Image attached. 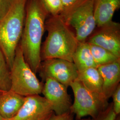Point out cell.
Masks as SVG:
<instances>
[{
    "mask_svg": "<svg viewBox=\"0 0 120 120\" xmlns=\"http://www.w3.org/2000/svg\"><path fill=\"white\" fill-rule=\"evenodd\" d=\"M116 115L114 112L112 103H109L106 109L95 118H83L81 120H115Z\"/></svg>",
    "mask_w": 120,
    "mask_h": 120,
    "instance_id": "obj_19",
    "label": "cell"
},
{
    "mask_svg": "<svg viewBox=\"0 0 120 120\" xmlns=\"http://www.w3.org/2000/svg\"><path fill=\"white\" fill-rule=\"evenodd\" d=\"M10 69L3 52L0 49V89L4 91L10 90Z\"/></svg>",
    "mask_w": 120,
    "mask_h": 120,
    "instance_id": "obj_17",
    "label": "cell"
},
{
    "mask_svg": "<svg viewBox=\"0 0 120 120\" xmlns=\"http://www.w3.org/2000/svg\"><path fill=\"white\" fill-rule=\"evenodd\" d=\"M4 92V91H2V90H1L0 89V94H1L2 93H3Z\"/></svg>",
    "mask_w": 120,
    "mask_h": 120,
    "instance_id": "obj_26",
    "label": "cell"
},
{
    "mask_svg": "<svg viewBox=\"0 0 120 120\" xmlns=\"http://www.w3.org/2000/svg\"><path fill=\"white\" fill-rule=\"evenodd\" d=\"M38 72L43 81L50 78L68 87L78 77V71L73 62L60 58L44 60Z\"/></svg>",
    "mask_w": 120,
    "mask_h": 120,
    "instance_id": "obj_7",
    "label": "cell"
},
{
    "mask_svg": "<svg viewBox=\"0 0 120 120\" xmlns=\"http://www.w3.org/2000/svg\"><path fill=\"white\" fill-rule=\"evenodd\" d=\"M79 0H60L63 7V12L72 7Z\"/></svg>",
    "mask_w": 120,
    "mask_h": 120,
    "instance_id": "obj_23",
    "label": "cell"
},
{
    "mask_svg": "<svg viewBox=\"0 0 120 120\" xmlns=\"http://www.w3.org/2000/svg\"><path fill=\"white\" fill-rule=\"evenodd\" d=\"M25 98L10 90L0 94V115L4 120L11 119L17 114Z\"/></svg>",
    "mask_w": 120,
    "mask_h": 120,
    "instance_id": "obj_12",
    "label": "cell"
},
{
    "mask_svg": "<svg viewBox=\"0 0 120 120\" xmlns=\"http://www.w3.org/2000/svg\"><path fill=\"white\" fill-rule=\"evenodd\" d=\"M120 0H94V15L98 27L112 21L113 16L120 8Z\"/></svg>",
    "mask_w": 120,
    "mask_h": 120,
    "instance_id": "obj_13",
    "label": "cell"
},
{
    "mask_svg": "<svg viewBox=\"0 0 120 120\" xmlns=\"http://www.w3.org/2000/svg\"><path fill=\"white\" fill-rule=\"evenodd\" d=\"M53 112L46 99L35 95L26 97L17 114L11 119L4 120H47Z\"/></svg>",
    "mask_w": 120,
    "mask_h": 120,
    "instance_id": "obj_10",
    "label": "cell"
},
{
    "mask_svg": "<svg viewBox=\"0 0 120 120\" xmlns=\"http://www.w3.org/2000/svg\"><path fill=\"white\" fill-rule=\"evenodd\" d=\"M60 15L68 26L74 29L78 42L86 41L97 26L94 15V0H79Z\"/></svg>",
    "mask_w": 120,
    "mask_h": 120,
    "instance_id": "obj_5",
    "label": "cell"
},
{
    "mask_svg": "<svg viewBox=\"0 0 120 120\" xmlns=\"http://www.w3.org/2000/svg\"><path fill=\"white\" fill-rule=\"evenodd\" d=\"M74 115L70 112L61 115H56L54 112L47 120H73Z\"/></svg>",
    "mask_w": 120,
    "mask_h": 120,
    "instance_id": "obj_22",
    "label": "cell"
},
{
    "mask_svg": "<svg viewBox=\"0 0 120 120\" xmlns=\"http://www.w3.org/2000/svg\"><path fill=\"white\" fill-rule=\"evenodd\" d=\"M47 11L41 0H27L24 25L19 45L26 62L38 73L41 59V45Z\"/></svg>",
    "mask_w": 120,
    "mask_h": 120,
    "instance_id": "obj_1",
    "label": "cell"
},
{
    "mask_svg": "<svg viewBox=\"0 0 120 120\" xmlns=\"http://www.w3.org/2000/svg\"><path fill=\"white\" fill-rule=\"evenodd\" d=\"M49 14L52 16L60 15L64 11L60 0H41Z\"/></svg>",
    "mask_w": 120,
    "mask_h": 120,
    "instance_id": "obj_18",
    "label": "cell"
},
{
    "mask_svg": "<svg viewBox=\"0 0 120 120\" xmlns=\"http://www.w3.org/2000/svg\"><path fill=\"white\" fill-rule=\"evenodd\" d=\"M111 97L114 112L116 115H119L120 114V84L113 93Z\"/></svg>",
    "mask_w": 120,
    "mask_h": 120,
    "instance_id": "obj_21",
    "label": "cell"
},
{
    "mask_svg": "<svg viewBox=\"0 0 120 120\" xmlns=\"http://www.w3.org/2000/svg\"><path fill=\"white\" fill-rule=\"evenodd\" d=\"M77 79L88 90L105 97L102 91V79L97 67L78 72Z\"/></svg>",
    "mask_w": 120,
    "mask_h": 120,
    "instance_id": "obj_14",
    "label": "cell"
},
{
    "mask_svg": "<svg viewBox=\"0 0 120 120\" xmlns=\"http://www.w3.org/2000/svg\"><path fill=\"white\" fill-rule=\"evenodd\" d=\"M18 0H0V21L11 10Z\"/></svg>",
    "mask_w": 120,
    "mask_h": 120,
    "instance_id": "obj_20",
    "label": "cell"
},
{
    "mask_svg": "<svg viewBox=\"0 0 120 120\" xmlns=\"http://www.w3.org/2000/svg\"><path fill=\"white\" fill-rule=\"evenodd\" d=\"M0 120H4V119H3V118L0 115Z\"/></svg>",
    "mask_w": 120,
    "mask_h": 120,
    "instance_id": "obj_25",
    "label": "cell"
},
{
    "mask_svg": "<svg viewBox=\"0 0 120 120\" xmlns=\"http://www.w3.org/2000/svg\"><path fill=\"white\" fill-rule=\"evenodd\" d=\"M36 74L25 60L19 43L10 70V90L25 97L41 94L44 84Z\"/></svg>",
    "mask_w": 120,
    "mask_h": 120,
    "instance_id": "obj_4",
    "label": "cell"
},
{
    "mask_svg": "<svg viewBox=\"0 0 120 120\" xmlns=\"http://www.w3.org/2000/svg\"><path fill=\"white\" fill-rule=\"evenodd\" d=\"M115 120H120V115H117L116 116V118Z\"/></svg>",
    "mask_w": 120,
    "mask_h": 120,
    "instance_id": "obj_24",
    "label": "cell"
},
{
    "mask_svg": "<svg viewBox=\"0 0 120 120\" xmlns=\"http://www.w3.org/2000/svg\"><path fill=\"white\" fill-rule=\"evenodd\" d=\"M99 28L86 41L104 48L120 58V24L112 21Z\"/></svg>",
    "mask_w": 120,
    "mask_h": 120,
    "instance_id": "obj_9",
    "label": "cell"
},
{
    "mask_svg": "<svg viewBox=\"0 0 120 120\" xmlns=\"http://www.w3.org/2000/svg\"><path fill=\"white\" fill-rule=\"evenodd\" d=\"M70 86L74 95V102L70 112L75 115L76 120L87 116L95 118L107 107V99L88 90L78 79Z\"/></svg>",
    "mask_w": 120,
    "mask_h": 120,
    "instance_id": "obj_6",
    "label": "cell"
},
{
    "mask_svg": "<svg viewBox=\"0 0 120 120\" xmlns=\"http://www.w3.org/2000/svg\"><path fill=\"white\" fill-rule=\"evenodd\" d=\"M26 1L18 0L11 10L0 21V49L4 54L10 70L22 37Z\"/></svg>",
    "mask_w": 120,
    "mask_h": 120,
    "instance_id": "obj_3",
    "label": "cell"
},
{
    "mask_svg": "<svg viewBox=\"0 0 120 120\" xmlns=\"http://www.w3.org/2000/svg\"><path fill=\"white\" fill-rule=\"evenodd\" d=\"M44 82L41 94L50 104L54 113L61 115L70 112L72 104L68 87L50 78Z\"/></svg>",
    "mask_w": 120,
    "mask_h": 120,
    "instance_id": "obj_8",
    "label": "cell"
},
{
    "mask_svg": "<svg viewBox=\"0 0 120 120\" xmlns=\"http://www.w3.org/2000/svg\"><path fill=\"white\" fill-rule=\"evenodd\" d=\"M97 68L102 79L103 95L109 100L120 85V59Z\"/></svg>",
    "mask_w": 120,
    "mask_h": 120,
    "instance_id": "obj_11",
    "label": "cell"
},
{
    "mask_svg": "<svg viewBox=\"0 0 120 120\" xmlns=\"http://www.w3.org/2000/svg\"><path fill=\"white\" fill-rule=\"evenodd\" d=\"M48 35L41 47V61L60 58L73 62L78 42L75 34L60 15L52 16L45 23Z\"/></svg>",
    "mask_w": 120,
    "mask_h": 120,
    "instance_id": "obj_2",
    "label": "cell"
},
{
    "mask_svg": "<svg viewBox=\"0 0 120 120\" xmlns=\"http://www.w3.org/2000/svg\"><path fill=\"white\" fill-rule=\"evenodd\" d=\"M89 44L92 56L97 67L100 65L113 62L120 59L111 52L104 48L93 44Z\"/></svg>",
    "mask_w": 120,
    "mask_h": 120,
    "instance_id": "obj_16",
    "label": "cell"
},
{
    "mask_svg": "<svg viewBox=\"0 0 120 120\" xmlns=\"http://www.w3.org/2000/svg\"><path fill=\"white\" fill-rule=\"evenodd\" d=\"M73 62L78 72L92 67H97L87 42H78L73 55Z\"/></svg>",
    "mask_w": 120,
    "mask_h": 120,
    "instance_id": "obj_15",
    "label": "cell"
}]
</instances>
